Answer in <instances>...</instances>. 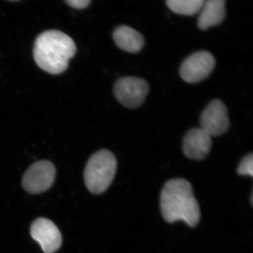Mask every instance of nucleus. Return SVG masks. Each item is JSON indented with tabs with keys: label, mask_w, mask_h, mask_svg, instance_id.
Listing matches in <instances>:
<instances>
[{
	"label": "nucleus",
	"mask_w": 253,
	"mask_h": 253,
	"mask_svg": "<svg viewBox=\"0 0 253 253\" xmlns=\"http://www.w3.org/2000/svg\"><path fill=\"white\" fill-rule=\"evenodd\" d=\"M113 37L118 48L131 54L139 52L144 45L142 35L129 26H119L113 32Z\"/></svg>",
	"instance_id": "11"
},
{
	"label": "nucleus",
	"mask_w": 253,
	"mask_h": 253,
	"mask_svg": "<svg viewBox=\"0 0 253 253\" xmlns=\"http://www.w3.org/2000/svg\"><path fill=\"white\" fill-rule=\"evenodd\" d=\"M205 0H166V4L175 14L193 16L199 13Z\"/></svg>",
	"instance_id": "12"
},
{
	"label": "nucleus",
	"mask_w": 253,
	"mask_h": 253,
	"mask_svg": "<svg viewBox=\"0 0 253 253\" xmlns=\"http://www.w3.org/2000/svg\"><path fill=\"white\" fill-rule=\"evenodd\" d=\"M9 1H18V0H9Z\"/></svg>",
	"instance_id": "15"
},
{
	"label": "nucleus",
	"mask_w": 253,
	"mask_h": 253,
	"mask_svg": "<svg viewBox=\"0 0 253 253\" xmlns=\"http://www.w3.org/2000/svg\"><path fill=\"white\" fill-rule=\"evenodd\" d=\"M200 123L201 128L211 137L222 135L230 126L226 105L221 100H213L203 111Z\"/></svg>",
	"instance_id": "7"
},
{
	"label": "nucleus",
	"mask_w": 253,
	"mask_h": 253,
	"mask_svg": "<svg viewBox=\"0 0 253 253\" xmlns=\"http://www.w3.org/2000/svg\"><path fill=\"white\" fill-rule=\"evenodd\" d=\"M76 52V46L72 38L55 30L41 33L37 38L33 49L37 65L53 75L64 72Z\"/></svg>",
	"instance_id": "2"
},
{
	"label": "nucleus",
	"mask_w": 253,
	"mask_h": 253,
	"mask_svg": "<svg viewBox=\"0 0 253 253\" xmlns=\"http://www.w3.org/2000/svg\"><path fill=\"white\" fill-rule=\"evenodd\" d=\"M239 175L253 176V156L250 154L240 163L237 169Z\"/></svg>",
	"instance_id": "13"
},
{
	"label": "nucleus",
	"mask_w": 253,
	"mask_h": 253,
	"mask_svg": "<svg viewBox=\"0 0 253 253\" xmlns=\"http://www.w3.org/2000/svg\"><path fill=\"white\" fill-rule=\"evenodd\" d=\"M117 170V160L109 150L102 149L91 156L84 169V182L94 194L109 189Z\"/></svg>",
	"instance_id": "3"
},
{
	"label": "nucleus",
	"mask_w": 253,
	"mask_h": 253,
	"mask_svg": "<svg viewBox=\"0 0 253 253\" xmlns=\"http://www.w3.org/2000/svg\"><path fill=\"white\" fill-rule=\"evenodd\" d=\"M215 59L209 51H200L190 55L181 64L179 73L183 81L190 84L204 81L212 73Z\"/></svg>",
	"instance_id": "6"
},
{
	"label": "nucleus",
	"mask_w": 253,
	"mask_h": 253,
	"mask_svg": "<svg viewBox=\"0 0 253 253\" xmlns=\"http://www.w3.org/2000/svg\"><path fill=\"white\" fill-rule=\"evenodd\" d=\"M226 0H205L199 11L198 26L206 31L222 22L226 16Z\"/></svg>",
	"instance_id": "10"
},
{
	"label": "nucleus",
	"mask_w": 253,
	"mask_h": 253,
	"mask_svg": "<svg viewBox=\"0 0 253 253\" xmlns=\"http://www.w3.org/2000/svg\"><path fill=\"white\" fill-rule=\"evenodd\" d=\"M161 213L168 223L184 221L194 227L201 219V211L191 184L184 179L168 181L161 195Z\"/></svg>",
	"instance_id": "1"
},
{
	"label": "nucleus",
	"mask_w": 253,
	"mask_h": 253,
	"mask_svg": "<svg viewBox=\"0 0 253 253\" xmlns=\"http://www.w3.org/2000/svg\"><path fill=\"white\" fill-rule=\"evenodd\" d=\"M32 238L41 245L44 253H54L62 245V236L57 226L46 218H38L31 227Z\"/></svg>",
	"instance_id": "8"
},
{
	"label": "nucleus",
	"mask_w": 253,
	"mask_h": 253,
	"mask_svg": "<svg viewBox=\"0 0 253 253\" xmlns=\"http://www.w3.org/2000/svg\"><path fill=\"white\" fill-rule=\"evenodd\" d=\"M70 6L76 9H85L90 4L91 0H65Z\"/></svg>",
	"instance_id": "14"
},
{
	"label": "nucleus",
	"mask_w": 253,
	"mask_h": 253,
	"mask_svg": "<svg viewBox=\"0 0 253 253\" xmlns=\"http://www.w3.org/2000/svg\"><path fill=\"white\" fill-rule=\"evenodd\" d=\"M113 91L118 102L126 108L136 109L144 104L149 86L142 78L124 77L116 81Z\"/></svg>",
	"instance_id": "4"
},
{
	"label": "nucleus",
	"mask_w": 253,
	"mask_h": 253,
	"mask_svg": "<svg viewBox=\"0 0 253 253\" xmlns=\"http://www.w3.org/2000/svg\"><path fill=\"white\" fill-rule=\"evenodd\" d=\"M212 146L211 136L202 128H194L183 139V151L186 157L201 161L207 157Z\"/></svg>",
	"instance_id": "9"
},
{
	"label": "nucleus",
	"mask_w": 253,
	"mask_h": 253,
	"mask_svg": "<svg viewBox=\"0 0 253 253\" xmlns=\"http://www.w3.org/2000/svg\"><path fill=\"white\" fill-rule=\"evenodd\" d=\"M56 174V168L49 161L33 163L23 174V189L31 194H42L54 184Z\"/></svg>",
	"instance_id": "5"
}]
</instances>
